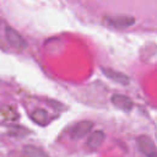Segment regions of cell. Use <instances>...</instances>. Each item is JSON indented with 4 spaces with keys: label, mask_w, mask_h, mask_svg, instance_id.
<instances>
[{
    "label": "cell",
    "mask_w": 157,
    "mask_h": 157,
    "mask_svg": "<svg viewBox=\"0 0 157 157\" xmlns=\"http://www.w3.org/2000/svg\"><path fill=\"white\" fill-rule=\"evenodd\" d=\"M5 38L7 43L17 50H23L27 47V42L23 39V37L10 26H5Z\"/></svg>",
    "instance_id": "obj_1"
},
{
    "label": "cell",
    "mask_w": 157,
    "mask_h": 157,
    "mask_svg": "<svg viewBox=\"0 0 157 157\" xmlns=\"http://www.w3.org/2000/svg\"><path fill=\"white\" fill-rule=\"evenodd\" d=\"M103 21L114 28H128L135 23V18L128 15H119V16H105Z\"/></svg>",
    "instance_id": "obj_2"
},
{
    "label": "cell",
    "mask_w": 157,
    "mask_h": 157,
    "mask_svg": "<svg viewBox=\"0 0 157 157\" xmlns=\"http://www.w3.org/2000/svg\"><path fill=\"white\" fill-rule=\"evenodd\" d=\"M92 128H93V123L90 121V120L78 121V123H76V124L71 128L70 135H71V137H74V139H81V137H83L85 135H87V134L91 131Z\"/></svg>",
    "instance_id": "obj_3"
},
{
    "label": "cell",
    "mask_w": 157,
    "mask_h": 157,
    "mask_svg": "<svg viewBox=\"0 0 157 157\" xmlns=\"http://www.w3.org/2000/svg\"><path fill=\"white\" fill-rule=\"evenodd\" d=\"M110 101H112V103H113L115 107H118L119 109H123V110H125V112H129V110L132 109V101H131L129 97L124 96V94L115 93V94L112 96Z\"/></svg>",
    "instance_id": "obj_4"
},
{
    "label": "cell",
    "mask_w": 157,
    "mask_h": 157,
    "mask_svg": "<svg viewBox=\"0 0 157 157\" xmlns=\"http://www.w3.org/2000/svg\"><path fill=\"white\" fill-rule=\"evenodd\" d=\"M102 71H103V74H104L109 80H112V81H114V82H117V83H120V85H128L129 81H130L129 77H128L125 74L119 72V71H117V70H114V69L103 67Z\"/></svg>",
    "instance_id": "obj_5"
},
{
    "label": "cell",
    "mask_w": 157,
    "mask_h": 157,
    "mask_svg": "<svg viewBox=\"0 0 157 157\" xmlns=\"http://www.w3.org/2000/svg\"><path fill=\"white\" fill-rule=\"evenodd\" d=\"M137 147H139V150H140L142 153H145L146 156L150 155L151 152H153V151L156 150V148H155V145H153V142H152V140H151L148 136H145V135L139 136V139H137Z\"/></svg>",
    "instance_id": "obj_6"
},
{
    "label": "cell",
    "mask_w": 157,
    "mask_h": 157,
    "mask_svg": "<svg viewBox=\"0 0 157 157\" xmlns=\"http://www.w3.org/2000/svg\"><path fill=\"white\" fill-rule=\"evenodd\" d=\"M32 120L36 123V124H38V125H40V126H44V125H47L49 121H50V115L48 114V112L45 110V109H36L33 113H32Z\"/></svg>",
    "instance_id": "obj_7"
},
{
    "label": "cell",
    "mask_w": 157,
    "mask_h": 157,
    "mask_svg": "<svg viewBox=\"0 0 157 157\" xmlns=\"http://www.w3.org/2000/svg\"><path fill=\"white\" fill-rule=\"evenodd\" d=\"M103 140H104V132L101 131V130L94 131V132H92V134L90 135V137L87 139V146H88L90 148H92V150H96V148H98V147L102 145Z\"/></svg>",
    "instance_id": "obj_8"
},
{
    "label": "cell",
    "mask_w": 157,
    "mask_h": 157,
    "mask_svg": "<svg viewBox=\"0 0 157 157\" xmlns=\"http://www.w3.org/2000/svg\"><path fill=\"white\" fill-rule=\"evenodd\" d=\"M23 155L26 157H49L42 148H39L37 146H31V145L25 146Z\"/></svg>",
    "instance_id": "obj_9"
},
{
    "label": "cell",
    "mask_w": 157,
    "mask_h": 157,
    "mask_svg": "<svg viewBox=\"0 0 157 157\" xmlns=\"http://www.w3.org/2000/svg\"><path fill=\"white\" fill-rule=\"evenodd\" d=\"M7 134L11 136H15V137H23V136L31 134V131L23 126H20V125H10Z\"/></svg>",
    "instance_id": "obj_10"
},
{
    "label": "cell",
    "mask_w": 157,
    "mask_h": 157,
    "mask_svg": "<svg viewBox=\"0 0 157 157\" xmlns=\"http://www.w3.org/2000/svg\"><path fill=\"white\" fill-rule=\"evenodd\" d=\"M11 109H12L11 107H4L2 109H0V112L4 113V115L0 117V120H15V119H17L18 115H17V112H16V110L9 114V112H10Z\"/></svg>",
    "instance_id": "obj_11"
},
{
    "label": "cell",
    "mask_w": 157,
    "mask_h": 157,
    "mask_svg": "<svg viewBox=\"0 0 157 157\" xmlns=\"http://www.w3.org/2000/svg\"><path fill=\"white\" fill-rule=\"evenodd\" d=\"M147 157H157V151L155 150L153 152H151L150 155H147Z\"/></svg>",
    "instance_id": "obj_12"
}]
</instances>
